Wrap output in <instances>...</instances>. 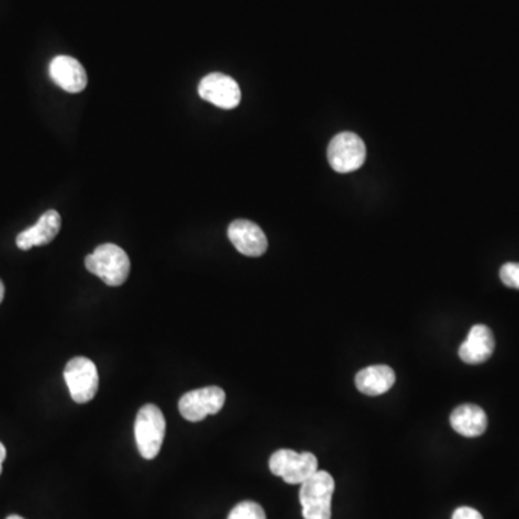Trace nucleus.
I'll return each mask as SVG.
<instances>
[{
  "mask_svg": "<svg viewBox=\"0 0 519 519\" xmlns=\"http://www.w3.org/2000/svg\"><path fill=\"white\" fill-rule=\"evenodd\" d=\"M228 238L239 253L247 257L263 256L267 251V237L256 222L236 219L228 227Z\"/></svg>",
  "mask_w": 519,
  "mask_h": 519,
  "instance_id": "9",
  "label": "nucleus"
},
{
  "mask_svg": "<svg viewBox=\"0 0 519 519\" xmlns=\"http://www.w3.org/2000/svg\"><path fill=\"white\" fill-rule=\"evenodd\" d=\"M64 378L71 398L77 404L89 403L99 391V371L96 364L86 356H76L69 361L65 365Z\"/></svg>",
  "mask_w": 519,
  "mask_h": 519,
  "instance_id": "5",
  "label": "nucleus"
},
{
  "mask_svg": "<svg viewBox=\"0 0 519 519\" xmlns=\"http://www.w3.org/2000/svg\"><path fill=\"white\" fill-rule=\"evenodd\" d=\"M226 404V393L219 387H204L185 394L179 400V413L188 421H202L221 411Z\"/></svg>",
  "mask_w": 519,
  "mask_h": 519,
  "instance_id": "7",
  "label": "nucleus"
},
{
  "mask_svg": "<svg viewBox=\"0 0 519 519\" xmlns=\"http://www.w3.org/2000/svg\"><path fill=\"white\" fill-rule=\"evenodd\" d=\"M495 351V338L485 324H475L469 332L468 338L459 348L461 361L471 365L486 363Z\"/></svg>",
  "mask_w": 519,
  "mask_h": 519,
  "instance_id": "11",
  "label": "nucleus"
},
{
  "mask_svg": "<svg viewBox=\"0 0 519 519\" xmlns=\"http://www.w3.org/2000/svg\"><path fill=\"white\" fill-rule=\"evenodd\" d=\"M198 94L202 100L224 110L236 109L241 101V90L236 79L221 72L204 77L199 82Z\"/></svg>",
  "mask_w": 519,
  "mask_h": 519,
  "instance_id": "8",
  "label": "nucleus"
},
{
  "mask_svg": "<svg viewBox=\"0 0 519 519\" xmlns=\"http://www.w3.org/2000/svg\"><path fill=\"white\" fill-rule=\"evenodd\" d=\"M166 420L159 407L146 404L142 407L134 421L137 450L142 458L152 461L156 458L164 444Z\"/></svg>",
  "mask_w": 519,
  "mask_h": 519,
  "instance_id": "3",
  "label": "nucleus"
},
{
  "mask_svg": "<svg viewBox=\"0 0 519 519\" xmlns=\"http://www.w3.org/2000/svg\"><path fill=\"white\" fill-rule=\"evenodd\" d=\"M335 493V481L331 473L318 471L301 485L302 513L304 519H331L332 496Z\"/></svg>",
  "mask_w": 519,
  "mask_h": 519,
  "instance_id": "2",
  "label": "nucleus"
},
{
  "mask_svg": "<svg viewBox=\"0 0 519 519\" xmlns=\"http://www.w3.org/2000/svg\"><path fill=\"white\" fill-rule=\"evenodd\" d=\"M366 147L355 133L336 134L328 147V161L332 169L339 174L358 171L365 162Z\"/></svg>",
  "mask_w": 519,
  "mask_h": 519,
  "instance_id": "6",
  "label": "nucleus"
},
{
  "mask_svg": "<svg viewBox=\"0 0 519 519\" xmlns=\"http://www.w3.org/2000/svg\"><path fill=\"white\" fill-rule=\"evenodd\" d=\"M228 519H267V516L261 505L253 501H244L234 506Z\"/></svg>",
  "mask_w": 519,
  "mask_h": 519,
  "instance_id": "15",
  "label": "nucleus"
},
{
  "mask_svg": "<svg viewBox=\"0 0 519 519\" xmlns=\"http://www.w3.org/2000/svg\"><path fill=\"white\" fill-rule=\"evenodd\" d=\"M396 383V374L387 365L366 366L355 376L356 388L365 396H381Z\"/></svg>",
  "mask_w": 519,
  "mask_h": 519,
  "instance_id": "14",
  "label": "nucleus"
},
{
  "mask_svg": "<svg viewBox=\"0 0 519 519\" xmlns=\"http://www.w3.org/2000/svg\"><path fill=\"white\" fill-rule=\"evenodd\" d=\"M49 77L59 89L71 94L84 91L89 84L84 67L69 55H58L52 59L49 64Z\"/></svg>",
  "mask_w": 519,
  "mask_h": 519,
  "instance_id": "10",
  "label": "nucleus"
},
{
  "mask_svg": "<svg viewBox=\"0 0 519 519\" xmlns=\"http://www.w3.org/2000/svg\"><path fill=\"white\" fill-rule=\"evenodd\" d=\"M61 229V216L55 209L42 214L41 218L31 228L25 229L16 237L17 249H31L32 247L47 246Z\"/></svg>",
  "mask_w": 519,
  "mask_h": 519,
  "instance_id": "12",
  "label": "nucleus"
},
{
  "mask_svg": "<svg viewBox=\"0 0 519 519\" xmlns=\"http://www.w3.org/2000/svg\"><path fill=\"white\" fill-rule=\"evenodd\" d=\"M5 298V284L4 281H0V303L4 302Z\"/></svg>",
  "mask_w": 519,
  "mask_h": 519,
  "instance_id": "19",
  "label": "nucleus"
},
{
  "mask_svg": "<svg viewBox=\"0 0 519 519\" xmlns=\"http://www.w3.org/2000/svg\"><path fill=\"white\" fill-rule=\"evenodd\" d=\"M6 519H24V518H22V516H19V515H11V516H7Z\"/></svg>",
  "mask_w": 519,
  "mask_h": 519,
  "instance_id": "20",
  "label": "nucleus"
},
{
  "mask_svg": "<svg viewBox=\"0 0 519 519\" xmlns=\"http://www.w3.org/2000/svg\"><path fill=\"white\" fill-rule=\"evenodd\" d=\"M451 519H483L481 513H478L476 509L469 508V506H461V508L456 509L454 511Z\"/></svg>",
  "mask_w": 519,
  "mask_h": 519,
  "instance_id": "17",
  "label": "nucleus"
},
{
  "mask_svg": "<svg viewBox=\"0 0 519 519\" xmlns=\"http://www.w3.org/2000/svg\"><path fill=\"white\" fill-rule=\"evenodd\" d=\"M5 459H6V449H5L4 443H0V473H2V463H4Z\"/></svg>",
  "mask_w": 519,
  "mask_h": 519,
  "instance_id": "18",
  "label": "nucleus"
},
{
  "mask_svg": "<svg viewBox=\"0 0 519 519\" xmlns=\"http://www.w3.org/2000/svg\"><path fill=\"white\" fill-rule=\"evenodd\" d=\"M501 281L505 286L518 289L519 291V263H506L501 269Z\"/></svg>",
  "mask_w": 519,
  "mask_h": 519,
  "instance_id": "16",
  "label": "nucleus"
},
{
  "mask_svg": "<svg viewBox=\"0 0 519 519\" xmlns=\"http://www.w3.org/2000/svg\"><path fill=\"white\" fill-rule=\"evenodd\" d=\"M269 468L271 473L281 476L289 485H302L318 471V459L314 454L281 449L271 454Z\"/></svg>",
  "mask_w": 519,
  "mask_h": 519,
  "instance_id": "4",
  "label": "nucleus"
},
{
  "mask_svg": "<svg viewBox=\"0 0 519 519\" xmlns=\"http://www.w3.org/2000/svg\"><path fill=\"white\" fill-rule=\"evenodd\" d=\"M90 273L96 274L107 286L117 287L126 283L130 274V259L122 247L103 244L86 257Z\"/></svg>",
  "mask_w": 519,
  "mask_h": 519,
  "instance_id": "1",
  "label": "nucleus"
},
{
  "mask_svg": "<svg viewBox=\"0 0 519 519\" xmlns=\"http://www.w3.org/2000/svg\"><path fill=\"white\" fill-rule=\"evenodd\" d=\"M450 424L454 431L465 438H478L488 428V416L481 407L475 404H463L454 408L450 416Z\"/></svg>",
  "mask_w": 519,
  "mask_h": 519,
  "instance_id": "13",
  "label": "nucleus"
}]
</instances>
